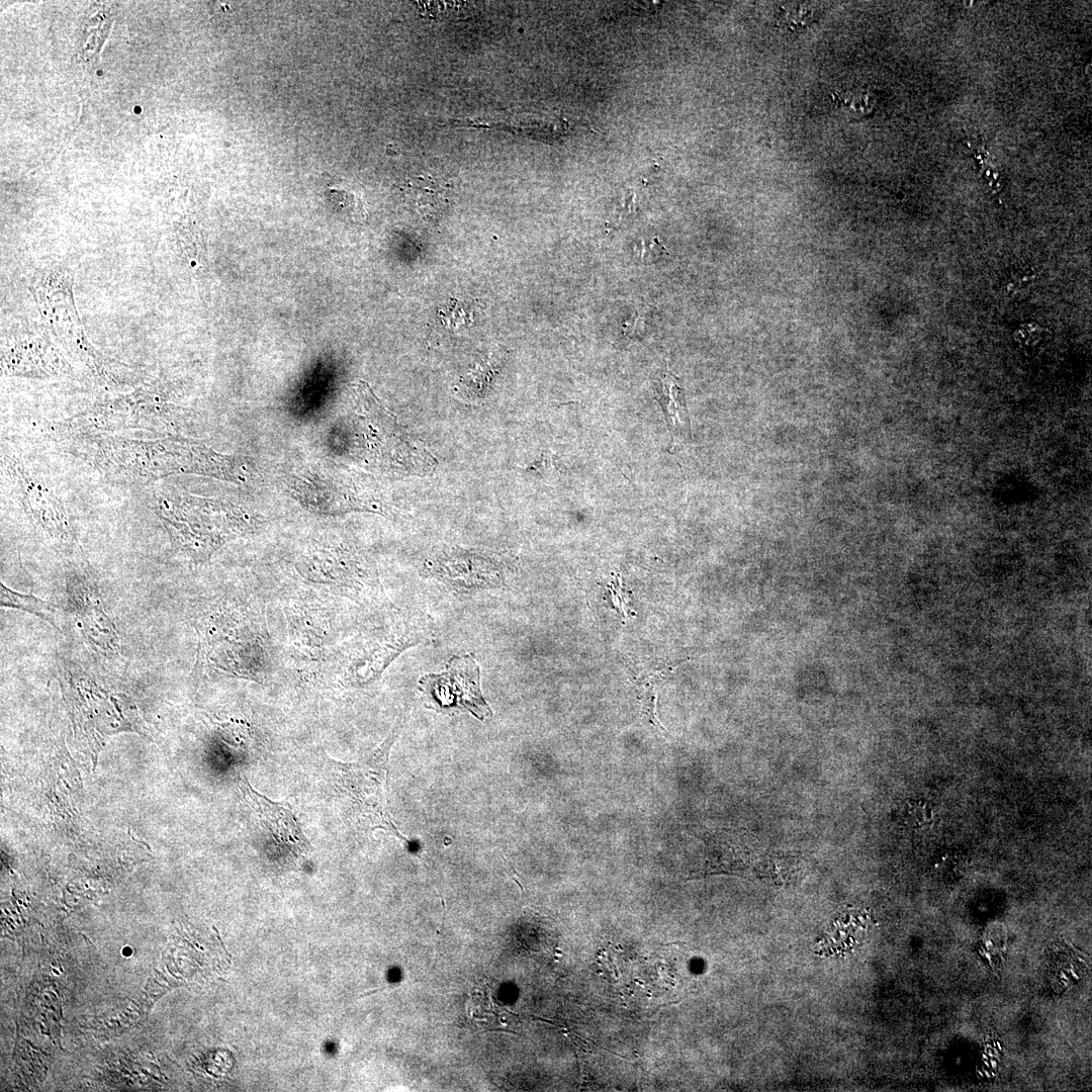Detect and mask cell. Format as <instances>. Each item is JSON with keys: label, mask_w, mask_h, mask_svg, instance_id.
Returning a JSON list of instances; mask_svg holds the SVG:
<instances>
[{"label": "cell", "mask_w": 1092, "mask_h": 1092, "mask_svg": "<svg viewBox=\"0 0 1092 1092\" xmlns=\"http://www.w3.org/2000/svg\"><path fill=\"white\" fill-rule=\"evenodd\" d=\"M397 727L375 749L358 760H327L333 795L345 817L364 830L382 829L406 842L388 809V758Z\"/></svg>", "instance_id": "cell-1"}, {"label": "cell", "mask_w": 1092, "mask_h": 1092, "mask_svg": "<svg viewBox=\"0 0 1092 1092\" xmlns=\"http://www.w3.org/2000/svg\"><path fill=\"white\" fill-rule=\"evenodd\" d=\"M95 451L94 462L103 472L131 481L151 480L175 472L206 473L211 458L206 447L174 439L108 440Z\"/></svg>", "instance_id": "cell-2"}, {"label": "cell", "mask_w": 1092, "mask_h": 1092, "mask_svg": "<svg viewBox=\"0 0 1092 1092\" xmlns=\"http://www.w3.org/2000/svg\"><path fill=\"white\" fill-rule=\"evenodd\" d=\"M359 423L364 428L370 457L396 471H428L434 465V458L421 441L400 429L367 386H359Z\"/></svg>", "instance_id": "cell-3"}, {"label": "cell", "mask_w": 1092, "mask_h": 1092, "mask_svg": "<svg viewBox=\"0 0 1092 1092\" xmlns=\"http://www.w3.org/2000/svg\"><path fill=\"white\" fill-rule=\"evenodd\" d=\"M240 789L251 810L255 840L265 854L283 863L304 859L311 846L290 805L260 794L246 778L241 780Z\"/></svg>", "instance_id": "cell-4"}, {"label": "cell", "mask_w": 1092, "mask_h": 1092, "mask_svg": "<svg viewBox=\"0 0 1092 1092\" xmlns=\"http://www.w3.org/2000/svg\"><path fill=\"white\" fill-rule=\"evenodd\" d=\"M428 707L443 713L467 711L483 721L491 710L479 687V667L469 656H454L445 672L430 673L420 679Z\"/></svg>", "instance_id": "cell-5"}, {"label": "cell", "mask_w": 1092, "mask_h": 1092, "mask_svg": "<svg viewBox=\"0 0 1092 1092\" xmlns=\"http://www.w3.org/2000/svg\"><path fill=\"white\" fill-rule=\"evenodd\" d=\"M6 471L15 484L22 506L35 523L54 538L68 539L69 522L57 496L12 459L6 465Z\"/></svg>", "instance_id": "cell-6"}, {"label": "cell", "mask_w": 1092, "mask_h": 1092, "mask_svg": "<svg viewBox=\"0 0 1092 1092\" xmlns=\"http://www.w3.org/2000/svg\"><path fill=\"white\" fill-rule=\"evenodd\" d=\"M669 670L664 668L652 670L649 673H640L633 679L638 691L643 716L648 723L664 732L665 729L656 716V698L658 688L664 680V674Z\"/></svg>", "instance_id": "cell-7"}, {"label": "cell", "mask_w": 1092, "mask_h": 1092, "mask_svg": "<svg viewBox=\"0 0 1092 1092\" xmlns=\"http://www.w3.org/2000/svg\"><path fill=\"white\" fill-rule=\"evenodd\" d=\"M1 606L21 609L55 625V611L47 602L30 595L11 590L3 583L1 584Z\"/></svg>", "instance_id": "cell-8"}, {"label": "cell", "mask_w": 1092, "mask_h": 1092, "mask_svg": "<svg viewBox=\"0 0 1092 1092\" xmlns=\"http://www.w3.org/2000/svg\"><path fill=\"white\" fill-rule=\"evenodd\" d=\"M810 17H812V11L809 7L802 5H791L788 8L786 7V11L783 12V17L781 19H785L784 21L788 26L797 27V19H799L798 21L800 26H804L805 22L809 20Z\"/></svg>", "instance_id": "cell-9"}]
</instances>
